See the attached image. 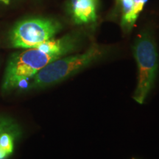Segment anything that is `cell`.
I'll list each match as a JSON object with an SVG mask.
<instances>
[{"mask_svg": "<svg viewBox=\"0 0 159 159\" xmlns=\"http://www.w3.org/2000/svg\"><path fill=\"white\" fill-rule=\"evenodd\" d=\"M105 54L104 48L93 44L80 54L60 57L46 66L32 77L29 89H42L57 84L97 62Z\"/></svg>", "mask_w": 159, "mask_h": 159, "instance_id": "1", "label": "cell"}, {"mask_svg": "<svg viewBox=\"0 0 159 159\" xmlns=\"http://www.w3.org/2000/svg\"><path fill=\"white\" fill-rule=\"evenodd\" d=\"M138 67L137 85L133 98L143 104L154 86L158 71V54L154 38L150 31H142L133 47Z\"/></svg>", "mask_w": 159, "mask_h": 159, "instance_id": "2", "label": "cell"}, {"mask_svg": "<svg viewBox=\"0 0 159 159\" xmlns=\"http://www.w3.org/2000/svg\"><path fill=\"white\" fill-rule=\"evenodd\" d=\"M55 52H47L37 47L15 53L10 58L2 85L3 90L8 91L35 75L55 60L62 57Z\"/></svg>", "mask_w": 159, "mask_h": 159, "instance_id": "3", "label": "cell"}, {"mask_svg": "<svg viewBox=\"0 0 159 159\" xmlns=\"http://www.w3.org/2000/svg\"><path fill=\"white\" fill-rule=\"evenodd\" d=\"M61 29V24L55 19L47 18L24 19L13 27L10 40L15 48H35L41 43L52 39Z\"/></svg>", "mask_w": 159, "mask_h": 159, "instance_id": "4", "label": "cell"}, {"mask_svg": "<svg viewBox=\"0 0 159 159\" xmlns=\"http://www.w3.org/2000/svg\"><path fill=\"white\" fill-rule=\"evenodd\" d=\"M99 0H69L68 10L75 25H87L97 19Z\"/></svg>", "mask_w": 159, "mask_h": 159, "instance_id": "5", "label": "cell"}, {"mask_svg": "<svg viewBox=\"0 0 159 159\" xmlns=\"http://www.w3.org/2000/svg\"><path fill=\"white\" fill-rule=\"evenodd\" d=\"M19 133V127L13 121L0 116V159H5L13 153Z\"/></svg>", "mask_w": 159, "mask_h": 159, "instance_id": "6", "label": "cell"}, {"mask_svg": "<svg viewBox=\"0 0 159 159\" xmlns=\"http://www.w3.org/2000/svg\"><path fill=\"white\" fill-rule=\"evenodd\" d=\"M122 10V17L121 25L125 32L132 30L136 19L134 16V0H118Z\"/></svg>", "mask_w": 159, "mask_h": 159, "instance_id": "7", "label": "cell"}, {"mask_svg": "<svg viewBox=\"0 0 159 159\" xmlns=\"http://www.w3.org/2000/svg\"><path fill=\"white\" fill-rule=\"evenodd\" d=\"M11 0H0V2L5 4V5H9Z\"/></svg>", "mask_w": 159, "mask_h": 159, "instance_id": "8", "label": "cell"}]
</instances>
